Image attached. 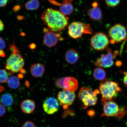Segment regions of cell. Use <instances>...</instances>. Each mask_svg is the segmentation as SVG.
Here are the masks:
<instances>
[{"label":"cell","mask_w":127,"mask_h":127,"mask_svg":"<svg viewBox=\"0 0 127 127\" xmlns=\"http://www.w3.org/2000/svg\"><path fill=\"white\" fill-rule=\"evenodd\" d=\"M7 83L9 87L13 89L18 88L20 85V82L18 78L14 76L9 78Z\"/></svg>","instance_id":"21"},{"label":"cell","mask_w":127,"mask_h":127,"mask_svg":"<svg viewBox=\"0 0 127 127\" xmlns=\"http://www.w3.org/2000/svg\"><path fill=\"white\" fill-rule=\"evenodd\" d=\"M108 34L112 44L118 43L127 39L126 29L121 24H117L112 27L109 30Z\"/></svg>","instance_id":"6"},{"label":"cell","mask_w":127,"mask_h":127,"mask_svg":"<svg viewBox=\"0 0 127 127\" xmlns=\"http://www.w3.org/2000/svg\"><path fill=\"white\" fill-rule=\"evenodd\" d=\"M5 43L2 38L0 37V50H2L5 48Z\"/></svg>","instance_id":"30"},{"label":"cell","mask_w":127,"mask_h":127,"mask_svg":"<svg viewBox=\"0 0 127 127\" xmlns=\"http://www.w3.org/2000/svg\"><path fill=\"white\" fill-rule=\"evenodd\" d=\"M79 58V54L74 49H69L66 52L65 60L69 64H75L78 61Z\"/></svg>","instance_id":"17"},{"label":"cell","mask_w":127,"mask_h":127,"mask_svg":"<svg viewBox=\"0 0 127 127\" xmlns=\"http://www.w3.org/2000/svg\"><path fill=\"white\" fill-rule=\"evenodd\" d=\"M4 28V26L3 23L2 21L0 19V32L3 30Z\"/></svg>","instance_id":"34"},{"label":"cell","mask_w":127,"mask_h":127,"mask_svg":"<svg viewBox=\"0 0 127 127\" xmlns=\"http://www.w3.org/2000/svg\"><path fill=\"white\" fill-rule=\"evenodd\" d=\"M99 89L102 95L103 103L113 100L117 94L122 91L117 82L109 81L106 78L100 84Z\"/></svg>","instance_id":"2"},{"label":"cell","mask_w":127,"mask_h":127,"mask_svg":"<svg viewBox=\"0 0 127 127\" xmlns=\"http://www.w3.org/2000/svg\"><path fill=\"white\" fill-rule=\"evenodd\" d=\"M124 75V77L123 82L125 86L127 87V72L126 71H122Z\"/></svg>","instance_id":"31"},{"label":"cell","mask_w":127,"mask_h":127,"mask_svg":"<svg viewBox=\"0 0 127 127\" xmlns=\"http://www.w3.org/2000/svg\"><path fill=\"white\" fill-rule=\"evenodd\" d=\"M99 93L97 90L93 91L90 88L83 87L79 90L78 97L83 104V108L86 109L95 105L97 101V95Z\"/></svg>","instance_id":"3"},{"label":"cell","mask_w":127,"mask_h":127,"mask_svg":"<svg viewBox=\"0 0 127 127\" xmlns=\"http://www.w3.org/2000/svg\"><path fill=\"white\" fill-rule=\"evenodd\" d=\"M87 113H88V115L90 116L93 117V116L95 115V112L94 110H93V109H91V110H90L88 111Z\"/></svg>","instance_id":"33"},{"label":"cell","mask_w":127,"mask_h":127,"mask_svg":"<svg viewBox=\"0 0 127 127\" xmlns=\"http://www.w3.org/2000/svg\"><path fill=\"white\" fill-rule=\"evenodd\" d=\"M5 56V54L2 50H0V57H4Z\"/></svg>","instance_id":"35"},{"label":"cell","mask_w":127,"mask_h":127,"mask_svg":"<svg viewBox=\"0 0 127 127\" xmlns=\"http://www.w3.org/2000/svg\"><path fill=\"white\" fill-rule=\"evenodd\" d=\"M76 95L74 92H70L63 90L59 93L58 100L60 105L64 108H67L69 106L73 104L75 99Z\"/></svg>","instance_id":"9"},{"label":"cell","mask_w":127,"mask_h":127,"mask_svg":"<svg viewBox=\"0 0 127 127\" xmlns=\"http://www.w3.org/2000/svg\"><path fill=\"white\" fill-rule=\"evenodd\" d=\"M0 101L3 105L6 107H9L13 104V96L10 93L5 94L1 96Z\"/></svg>","instance_id":"19"},{"label":"cell","mask_w":127,"mask_h":127,"mask_svg":"<svg viewBox=\"0 0 127 127\" xmlns=\"http://www.w3.org/2000/svg\"><path fill=\"white\" fill-rule=\"evenodd\" d=\"M87 13L89 16L94 21H99L102 20V12L98 6L89 9Z\"/></svg>","instance_id":"15"},{"label":"cell","mask_w":127,"mask_h":127,"mask_svg":"<svg viewBox=\"0 0 127 127\" xmlns=\"http://www.w3.org/2000/svg\"><path fill=\"white\" fill-rule=\"evenodd\" d=\"M106 4L109 7H114L118 5L120 0H105Z\"/></svg>","instance_id":"25"},{"label":"cell","mask_w":127,"mask_h":127,"mask_svg":"<svg viewBox=\"0 0 127 127\" xmlns=\"http://www.w3.org/2000/svg\"><path fill=\"white\" fill-rule=\"evenodd\" d=\"M104 113L101 116L117 117L120 119L123 118L127 112L125 107H119L118 105L114 100L103 103Z\"/></svg>","instance_id":"4"},{"label":"cell","mask_w":127,"mask_h":127,"mask_svg":"<svg viewBox=\"0 0 127 127\" xmlns=\"http://www.w3.org/2000/svg\"><path fill=\"white\" fill-rule=\"evenodd\" d=\"M64 90L74 92L78 88V83L75 78L71 77H65L63 83Z\"/></svg>","instance_id":"13"},{"label":"cell","mask_w":127,"mask_h":127,"mask_svg":"<svg viewBox=\"0 0 127 127\" xmlns=\"http://www.w3.org/2000/svg\"><path fill=\"white\" fill-rule=\"evenodd\" d=\"M3 88H4L3 87H0V92H1V91H3V90H4V89H3Z\"/></svg>","instance_id":"39"},{"label":"cell","mask_w":127,"mask_h":127,"mask_svg":"<svg viewBox=\"0 0 127 127\" xmlns=\"http://www.w3.org/2000/svg\"><path fill=\"white\" fill-rule=\"evenodd\" d=\"M65 78L57 79L56 81L55 84L57 87L60 88H64L63 83Z\"/></svg>","instance_id":"26"},{"label":"cell","mask_w":127,"mask_h":127,"mask_svg":"<svg viewBox=\"0 0 127 127\" xmlns=\"http://www.w3.org/2000/svg\"><path fill=\"white\" fill-rule=\"evenodd\" d=\"M22 127H36L34 123L31 121H27L24 123Z\"/></svg>","instance_id":"28"},{"label":"cell","mask_w":127,"mask_h":127,"mask_svg":"<svg viewBox=\"0 0 127 127\" xmlns=\"http://www.w3.org/2000/svg\"><path fill=\"white\" fill-rule=\"evenodd\" d=\"M59 105L58 100L54 97H51L47 98L44 101L43 109L46 113L49 115H52L58 111Z\"/></svg>","instance_id":"10"},{"label":"cell","mask_w":127,"mask_h":127,"mask_svg":"<svg viewBox=\"0 0 127 127\" xmlns=\"http://www.w3.org/2000/svg\"><path fill=\"white\" fill-rule=\"evenodd\" d=\"M52 4L59 6L60 11L65 16L71 15L74 11V7L71 3L72 0H63L62 3L53 0H49Z\"/></svg>","instance_id":"11"},{"label":"cell","mask_w":127,"mask_h":127,"mask_svg":"<svg viewBox=\"0 0 127 127\" xmlns=\"http://www.w3.org/2000/svg\"><path fill=\"white\" fill-rule=\"evenodd\" d=\"M8 0H0V7L5 6L7 4Z\"/></svg>","instance_id":"32"},{"label":"cell","mask_w":127,"mask_h":127,"mask_svg":"<svg viewBox=\"0 0 127 127\" xmlns=\"http://www.w3.org/2000/svg\"><path fill=\"white\" fill-rule=\"evenodd\" d=\"M92 6H93V7H98V3L96 2H93L92 4Z\"/></svg>","instance_id":"37"},{"label":"cell","mask_w":127,"mask_h":127,"mask_svg":"<svg viewBox=\"0 0 127 127\" xmlns=\"http://www.w3.org/2000/svg\"><path fill=\"white\" fill-rule=\"evenodd\" d=\"M93 74L94 78L98 80L102 81L106 79V73L102 68H96L94 71Z\"/></svg>","instance_id":"20"},{"label":"cell","mask_w":127,"mask_h":127,"mask_svg":"<svg viewBox=\"0 0 127 127\" xmlns=\"http://www.w3.org/2000/svg\"><path fill=\"white\" fill-rule=\"evenodd\" d=\"M29 47L31 49H34L36 48L35 44L32 43L29 46Z\"/></svg>","instance_id":"36"},{"label":"cell","mask_w":127,"mask_h":127,"mask_svg":"<svg viewBox=\"0 0 127 127\" xmlns=\"http://www.w3.org/2000/svg\"><path fill=\"white\" fill-rule=\"evenodd\" d=\"M68 34L71 38L77 39L84 34H91L93 30L89 24L80 22H74L68 26Z\"/></svg>","instance_id":"5"},{"label":"cell","mask_w":127,"mask_h":127,"mask_svg":"<svg viewBox=\"0 0 127 127\" xmlns=\"http://www.w3.org/2000/svg\"><path fill=\"white\" fill-rule=\"evenodd\" d=\"M39 6V2L38 0H30L25 5V8L29 11L37 10Z\"/></svg>","instance_id":"23"},{"label":"cell","mask_w":127,"mask_h":127,"mask_svg":"<svg viewBox=\"0 0 127 127\" xmlns=\"http://www.w3.org/2000/svg\"><path fill=\"white\" fill-rule=\"evenodd\" d=\"M110 41L107 35L104 33H95L90 40V44L95 50L102 51L107 48Z\"/></svg>","instance_id":"7"},{"label":"cell","mask_w":127,"mask_h":127,"mask_svg":"<svg viewBox=\"0 0 127 127\" xmlns=\"http://www.w3.org/2000/svg\"><path fill=\"white\" fill-rule=\"evenodd\" d=\"M6 112V109L4 106L0 104V117L3 116Z\"/></svg>","instance_id":"29"},{"label":"cell","mask_w":127,"mask_h":127,"mask_svg":"<svg viewBox=\"0 0 127 127\" xmlns=\"http://www.w3.org/2000/svg\"><path fill=\"white\" fill-rule=\"evenodd\" d=\"M30 70L32 75L33 77H39L44 74L45 68L41 64L36 63L32 65L30 68Z\"/></svg>","instance_id":"16"},{"label":"cell","mask_w":127,"mask_h":127,"mask_svg":"<svg viewBox=\"0 0 127 127\" xmlns=\"http://www.w3.org/2000/svg\"><path fill=\"white\" fill-rule=\"evenodd\" d=\"M9 74L5 69L0 70V83H7Z\"/></svg>","instance_id":"24"},{"label":"cell","mask_w":127,"mask_h":127,"mask_svg":"<svg viewBox=\"0 0 127 127\" xmlns=\"http://www.w3.org/2000/svg\"><path fill=\"white\" fill-rule=\"evenodd\" d=\"M41 18L47 27L48 32H60L67 26L69 18L60 11L49 8L44 11Z\"/></svg>","instance_id":"1"},{"label":"cell","mask_w":127,"mask_h":127,"mask_svg":"<svg viewBox=\"0 0 127 127\" xmlns=\"http://www.w3.org/2000/svg\"><path fill=\"white\" fill-rule=\"evenodd\" d=\"M21 110L25 113L31 114L34 112L35 108V103L31 99L24 100L20 104Z\"/></svg>","instance_id":"14"},{"label":"cell","mask_w":127,"mask_h":127,"mask_svg":"<svg viewBox=\"0 0 127 127\" xmlns=\"http://www.w3.org/2000/svg\"><path fill=\"white\" fill-rule=\"evenodd\" d=\"M23 76L21 74H18V78H23Z\"/></svg>","instance_id":"38"},{"label":"cell","mask_w":127,"mask_h":127,"mask_svg":"<svg viewBox=\"0 0 127 127\" xmlns=\"http://www.w3.org/2000/svg\"><path fill=\"white\" fill-rule=\"evenodd\" d=\"M106 54H102L95 62L94 64L97 67L109 68L114 64V60L118 54V52L115 51L113 53L110 48L107 49Z\"/></svg>","instance_id":"8"},{"label":"cell","mask_w":127,"mask_h":127,"mask_svg":"<svg viewBox=\"0 0 127 127\" xmlns=\"http://www.w3.org/2000/svg\"><path fill=\"white\" fill-rule=\"evenodd\" d=\"M9 50L11 51L12 53H19L18 49L15 46V43H13L12 45L9 44Z\"/></svg>","instance_id":"27"},{"label":"cell","mask_w":127,"mask_h":127,"mask_svg":"<svg viewBox=\"0 0 127 127\" xmlns=\"http://www.w3.org/2000/svg\"><path fill=\"white\" fill-rule=\"evenodd\" d=\"M19 53H12L7 60L6 67L9 70L11 66L23 59Z\"/></svg>","instance_id":"18"},{"label":"cell","mask_w":127,"mask_h":127,"mask_svg":"<svg viewBox=\"0 0 127 127\" xmlns=\"http://www.w3.org/2000/svg\"><path fill=\"white\" fill-rule=\"evenodd\" d=\"M25 64L24 60L22 59L20 61L12 66L8 70L11 74L21 71L23 69Z\"/></svg>","instance_id":"22"},{"label":"cell","mask_w":127,"mask_h":127,"mask_svg":"<svg viewBox=\"0 0 127 127\" xmlns=\"http://www.w3.org/2000/svg\"><path fill=\"white\" fill-rule=\"evenodd\" d=\"M60 38H61L59 33L49 31L46 33L44 35L43 42L46 46L52 47L56 45L59 40Z\"/></svg>","instance_id":"12"}]
</instances>
